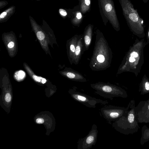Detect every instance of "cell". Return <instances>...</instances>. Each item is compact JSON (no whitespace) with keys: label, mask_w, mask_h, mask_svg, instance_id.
<instances>
[{"label":"cell","mask_w":149,"mask_h":149,"mask_svg":"<svg viewBox=\"0 0 149 149\" xmlns=\"http://www.w3.org/2000/svg\"><path fill=\"white\" fill-rule=\"evenodd\" d=\"M112 57V51L107 40L102 34L97 33L90 67L94 71L106 70L110 66Z\"/></svg>","instance_id":"6da1fadb"},{"label":"cell","mask_w":149,"mask_h":149,"mask_svg":"<svg viewBox=\"0 0 149 149\" xmlns=\"http://www.w3.org/2000/svg\"><path fill=\"white\" fill-rule=\"evenodd\" d=\"M77 89V87L73 86L69 90V93L74 100L87 107L94 108L97 104L105 105L109 103L107 100L92 97L81 93Z\"/></svg>","instance_id":"7a4b0ae2"},{"label":"cell","mask_w":149,"mask_h":149,"mask_svg":"<svg viewBox=\"0 0 149 149\" xmlns=\"http://www.w3.org/2000/svg\"><path fill=\"white\" fill-rule=\"evenodd\" d=\"M91 87L95 90V92L101 96L111 99L121 96V91L116 86L109 83L99 82L91 84Z\"/></svg>","instance_id":"3957f363"},{"label":"cell","mask_w":149,"mask_h":149,"mask_svg":"<svg viewBox=\"0 0 149 149\" xmlns=\"http://www.w3.org/2000/svg\"><path fill=\"white\" fill-rule=\"evenodd\" d=\"M121 2L124 16L129 25L132 27L142 25L143 20L130 0H121Z\"/></svg>","instance_id":"277c9868"},{"label":"cell","mask_w":149,"mask_h":149,"mask_svg":"<svg viewBox=\"0 0 149 149\" xmlns=\"http://www.w3.org/2000/svg\"><path fill=\"white\" fill-rule=\"evenodd\" d=\"M98 130L97 125L94 124L88 134L85 137L80 139L77 142L78 149H90L97 142Z\"/></svg>","instance_id":"5b68a950"},{"label":"cell","mask_w":149,"mask_h":149,"mask_svg":"<svg viewBox=\"0 0 149 149\" xmlns=\"http://www.w3.org/2000/svg\"><path fill=\"white\" fill-rule=\"evenodd\" d=\"M122 109L120 107L112 105L105 106L100 109L103 117L110 123L115 121L122 115Z\"/></svg>","instance_id":"8992f818"},{"label":"cell","mask_w":149,"mask_h":149,"mask_svg":"<svg viewBox=\"0 0 149 149\" xmlns=\"http://www.w3.org/2000/svg\"><path fill=\"white\" fill-rule=\"evenodd\" d=\"M85 50L83 36H79L76 48L74 64L75 65L78 64Z\"/></svg>","instance_id":"52a82bcc"},{"label":"cell","mask_w":149,"mask_h":149,"mask_svg":"<svg viewBox=\"0 0 149 149\" xmlns=\"http://www.w3.org/2000/svg\"><path fill=\"white\" fill-rule=\"evenodd\" d=\"M79 36L75 35L71 38L68 43V56L71 64L73 63L75 52Z\"/></svg>","instance_id":"ba28073f"},{"label":"cell","mask_w":149,"mask_h":149,"mask_svg":"<svg viewBox=\"0 0 149 149\" xmlns=\"http://www.w3.org/2000/svg\"><path fill=\"white\" fill-rule=\"evenodd\" d=\"M65 74L68 78L73 81L85 82L87 81L81 73L71 68L67 70Z\"/></svg>","instance_id":"9c48e42d"},{"label":"cell","mask_w":149,"mask_h":149,"mask_svg":"<svg viewBox=\"0 0 149 149\" xmlns=\"http://www.w3.org/2000/svg\"><path fill=\"white\" fill-rule=\"evenodd\" d=\"M92 29L91 27H90L87 30L83 36L84 44L86 50H87L89 49L92 39Z\"/></svg>","instance_id":"30bf717a"},{"label":"cell","mask_w":149,"mask_h":149,"mask_svg":"<svg viewBox=\"0 0 149 149\" xmlns=\"http://www.w3.org/2000/svg\"><path fill=\"white\" fill-rule=\"evenodd\" d=\"M25 76L24 72L21 70L17 72L16 74L15 77L17 79L20 80L24 78Z\"/></svg>","instance_id":"8fae6325"},{"label":"cell","mask_w":149,"mask_h":149,"mask_svg":"<svg viewBox=\"0 0 149 149\" xmlns=\"http://www.w3.org/2000/svg\"><path fill=\"white\" fill-rule=\"evenodd\" d=\"M33 78L36 81L41 82L43 84L45 83L46 81V80L45 79L40 77H38L36 75H33Z\"/></svg>","instance_id":"7c38bea8"},{"label":"cell","mask_w":149,"mask_h":149,"mask_svg":"<svg viewBox=\"0 0 149 149\" xmlns=\"http://www.w3.org/2000/svg\"><path fill=\"white\" fill-rule=\"evenodd\" d=\"M36 36L38 39L40 40H43L45 37L44 33L41 31H38L37 33Z\"/></svg>","instance_id":"4fadbf2b"},{"label":"cell","mask_w":149,"mask_h":149,"mask_svg":"<svg viewBox=\"0 0 149 149\" xmlns=\"http://www.w3.org/2000/svg\"><path fill=\"white\" fill-rule=\"evenodd\" d=\"M5 100L8 102H10L11 100V97L10 94L9 93H7L5 95Z\"/></svg>","instance_id":"5bb4252c"},{"label":"cell","mask_w":149,"mask_h":149,"mask_svg":"<svg viewBox=\"0 0 149 149\" xmlns=\"http://www.w3.org/2000/svg\"><path fill=\"white\" fill-rule=\"evenodd\" d=\"M134 116L132 113H130L129 114L128 116V120L130 123H132L133 122L134 120Z\"/></svg>","instance_id":"9a60e30c"},{"label":"cell","mask_w":149,"mask_h":149,"mask_svg":"<svg viewBox=\"0 0 149 149\" xmlns=\"http://www.w3.org/2000/svg\"><path fill=\"white\" fill-rule=\"evenodd\" d=\"M112 9L111 5L109 3L107 4L105 6V10L107 12L111 11Z\"/></svg>","instance_id":"2e32d148"},{"label":"cell","mask_w":149,"mask_h":149,"mask_svg":"<svg viewBox=\"0 0 149 149\" xmlns=\"http://www.w3.org/2000/svg\"><path fill=\"white\" fill-rule=\"evenodd\" d=\"M44 122L43 119L42 118H38L36 120V122L38 124H42Z\"/></svg>","instance_id":"e0dca14e"},{"label":"cell","mask_w":149,"mask_h":149,"mask_svg":"<svg viewBox=\"0 0 149 149\" xmlns=\"http://www.w3.org/2000/svg\"><path fill=\"white\" fill-rule=\"evenodd\" d=\"M59 12L61 15L63 16H65L67 14L66 11L63 9H60L59 10Z\"/></svg>","instance_id":"ac0fdd59"},{"label":"cell","mask_w":149,"mask_h":149,"mask_svg":"<svg viewBox=\"0 0 149 149\" xmlns=\"http://www.w3.org/2000/svg\"><path fill=\"white\" fill-rule=\"evenodd\" d=\"M14 43L13 42L11 41L8 44V46L9 48H12L14 46Z\"/></svg>","instance_id":"d6986e66"},{"label":"cell","mask_w":149,"mask_h":149,"mask_svg":"<svg viewBox=\"0 0 149 149\" xmlns=\"http://www.w3.org/2000/svg\"><path fill=\"white\" fill-rule=\"evenodd\" d=\"M7 15V13L6 12H3L0 15V18L1 19H2L4 18Z\"/></svg>","instance_id":"ffe728a7"},{"label":"cell","mask_w":149,"mask_h":149,"mask_svg":"<svg viewBox=\"0 0 149 149\" xmlns=\"http://www.w3.org/2000/svg\"><path fill=\"white\" fill-rule=\"evenodd\" d=\"M131 56L136 57L138 56V54L136 52H133L131 54Z\"/></svg>","instance_id":"44dd1931"},{"label":"cell","mask_w":149,"mask_h":149,"mask_svg":"<svg viewBox=\"0 0 149 149\" xmlns=\"http://www.w3.org/2000/svg\"><path fill=\"white\" fill-rule=\"evenodd\" d=\"M82 17V15L79 12L77 13L76 15V17L78 19H80Z\"/></svg>","instance_id":"7402d4cb"},{"label":"cell","mask_w":149,"mask_h":149,"mask_svg":"<svg viewBox=\"0 0 149 149\" xmlns=\"http://www.w3.org/2000/svg\"><path fill=\"white\" fill-rule=\"evenodd\" d=\"M145 87L146 90H149V83L148 82H146L145 85Z\"/></svg>","instance_id":"603a6c76"},{"label":"cell","mask_w":149,"mask_h":149,"mask_svg":"<svg viewBox=\"0 0 149 149\" xmlns=\"http://www.w3.org/2000/svg\"><path fill=\"white\" fill-rule=\"evenodd\" d=\"M129 61L131 62H133L135 61L134 58L132 56H131L129 58Z\"/></svg>","instance_id":"cb8c5ba5"},{"label":"cell","mask_w":149,"mask_h":149,"mask_svg":"<svg viewBox=\"0 0 149 149\" xmlns=\"http://www.w3.org/2000/svg\"><path fill=\"white\" fill-rule=\"evenodd\" d=\"M85 2L86 5L89 6L90 4V0H85Z\"/></svg>","instance_id":"d4e9b609"},{"label":"cell","mask_w":149,"mask_h":149,"mask_svg":"<svg viewBox=\"0 0 149 149\" xmlns=\"http://www.w3.org/2000/svg\"><path fill=\"white\" fill-rule=\"evenodd\" d=\"M145 3L147 2L148 0H142Z\"/></svg>","instance_id":"484cf974"},{"label":"cell","mask_w":149,"mask_h":149,"mask_svg":"<svg viewBox=\"0 0 149 149\" xmlns=\"http://www.w3.org/2000/svg\"><path fill=\"white\" fill-rule=\"evenodd\" d=\"M148 109L149 110V105L148 106Z\"/></svg>","instance_id":"4316f807"},{"label":"cell","mask_w":149,"mask_h":149,"mask_svg":"<svg viewBox=\"0 0 149 149\" xmlns=\"http://www.w3.org/2000/svg\"><path fill=\"white\" fill-rule=\"evenodd\" d=\"M148 35H149V33H148Z\"/></svg>","instance_id":"83f0119b"}]
</instances>
